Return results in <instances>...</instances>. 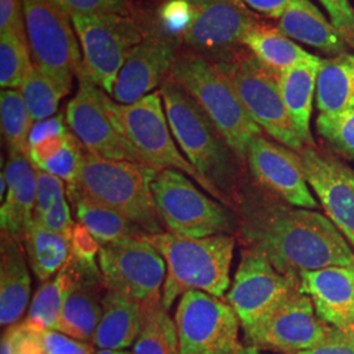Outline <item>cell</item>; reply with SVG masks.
Segmentation results:
<instances>
[{"mask_svg":"<svg viewBox=\"0 0 354 354\" xmlns=\"http://www.w3.org/2000/svg\"><path fill=\"white\" fill-rule=\"evenodd\" d=\"M234 212L247 250L266 256L283 274L299 277L328 266H354L349 241L317 212L291 206L264 188L245 184Z\"/></svg>","mask_w":354,"mask_h":354,"instance_id":"1","label":"cell"},{"mask_svg":"<svg viewBox=\"0 0 354 354\" xmlns=\"http://www.w3.org/2000/svg\"><path fill=\"white\" fill-rule=\"evenodd\" d=\"M159 91L177 146L215 190L218 200L235 210L244 184L241 159L198 104L172 77L168 76Z\"/></svg>","mask_w":354,"mask_h":354,"instance_id":"2","label":"cell"},{"mask_svg":"<svg viewBox=\"0 0 354 354\" xmlns=\"http://www.w3.org/2000/svg\"><path fill=\"white\" fill-rule=\"evenodd\" d=\"M159 169L150 165L97 156L84 149L75 178L67 184V197H79L124 215L149 235L165 232L152 194Z\"/></svg>","mask_w":354,"mask_h":354,"instance_id":"3","label":"cell"},{"mask_svg":"<svg viewBox=\"0 0 354 354\" xmlns=\"http://www.w3.org/2000/svg\"><path fill=\"white\" fill-rule=\"evenodd\" d=\"M167 266L162 304L169 310L185 291L198 290L223 299L231 279L235 238L227 234L185 238L168 231L149 235Z\"/></svg>","mask_w":354,"mask_h":354,"instance_id":"4","label":"cell"},{"mask_svg":"<svg viewBox=\"0 0 354 354\" xmlns=\"http://www.w3.org/2000/svg\"><path fill=\"white\" fill-rule=\"evenodd\" d=\"M169 77L185 89L212 120L241 162L263 130L252 120L227 76L213 59L194 51L177 54Z\"/></svg>","mask_w":354,"mask_h":354,"instance_id":"5","label":"cell"},{"mask_svg":"<svg viewBox=\"0 0 354 354\" xmlns=\"http://www.w3.org/2000/svg\"><path fill=\"white\" fill-rule=\"evenodd\" d=\"M104 102L120 133L138 151L146 165L159 171H180L218 200L215 190L178 150L168 124L160 91L127 105L114 102L105 92Z\"/></svg>","mask_w":354,"mask_h":354,"instance_id":"6","label":"cell"},{"mask_svg":"<svg viewBox=\"0 0 354 354\" xmlns=\"http://www.w3.org/2000/svg\"><path fill=\"white\" fill-rule=\"evenodd\" d=\"M158 214L165 231L185 238L238 232L236 213L209 197L189 176L176 169L158 171L151 183Z\"/></svg>","mask_w":354,"mask_h":354,"instance_id":"7","label":"cell"},{"mask_svg":"<svg viewBox=\"0 0 354 354\" xmlns=\"http://www.w3.org/2000/svg\"><path fill=\"white\" fill-rule=\"evenodd\" d=\"M214 62L227 76L241 104L261 130L291 150L302 151L306 143L282 99L279 74L261 64L252 53L235 51Z\"/></svg>","mask_w":354,"mask_h":354,"instance_id":"8","label":"cell"},{"mask_svg":"<svg viewBox=\"0 0 354 354\" xmlns=\"http://www.w3.org/2000/svg\"><path fill=\"white\" fill-rule=\"evenodd\" d=\"M71 21L83 55L82 68L109 95L129 53L143 39L140 28L120 13L76 15Z\"/></svg>","mask_w":354,"mask_h":354,"instance_id":"9","label":"cell"},{"mask_svg":"<svg viewBox=\"0 0 354 354\" xmlns=\"http://www.w3.org/2000/svg\"><path fill=\"white\" fill-rule=\"evenodd\" d=\"M97 261L109 290L133 299L143 310L162 304L167 266L147 236L104 244Z\"/></svg>","mask_w":354,"mask_h":354,"instance_id":"10","label":"cell"},{"mask_svg":"<svg viewBox=\"0 0 354 354\" xmlns=\"http://www.w3.org/2000/svg\"><path fill=\"white\" fill-rule=\"evenodd\" d=\"M33 64L71 91L83 59L70 16L55 0H23Z\"/></svg>","mask_w":354,"mask_h":354,"instance_id":"11","label":"cell"},{"mask_svg":"<svg viewBox=\"0 0 354 354\" xmlns=\"http://www.w3.org/2000/svg\"><path fill=\"white\" fill-rule=\"evenodd\" d=\"M187 23L178 33L190 51L219 61L244 45L260 17L241 0H185Z\"/></svg>","mask_w":354,"mask_h":354,"instance_id":"12","label":"cell"},{"mask_svg":"<svg viewBox=\"0 0 354 354\" xmlns=\"http://www.w3.org/2000/svg\"><path fill=\"white\" fill-rule=\"evenodd\" d=\"M180 354H235L241 320L221 298L198 290L185 291L175 313Z\"/></svg>","mask_w":354,"mask_h":354,"instance_id":"13","label":"cell"},{"mask_svg":"<svg viewBox=\"0 0 354 354\" xmlns=\"http://www.w3.org/2000/svg\"><path fill=\"white\" fill-rule=\"evenodd\" d=\"M76 76L79 89L67 104L66 121L82 146L106 159L146 165L138 151L115 127L105 106V91L97 87L82 67Z\"/></svg>","mask_w":354,"mask_h":354,"instance_id":"14","label":"cell"},{"mask_svg":"<svg viewBox=\"0 0 354 354\" xmlns=\"http://www.w3.org/2000/svg\"><path fill=\"white\" fill-rule=\"evenodd\" d=\"M332 328L317 317L310 297L297 290L244 333L254 348L292 354L324 342Z\"/></svg>","mask_w":354,"mask_h":354,"instance_id":"15","label":"cell"},{"mask_svg":"<svg viewBox=\"0 0 354 354\" xmlns=\"http://www.w3.org/2000/svg\"><path fill=\"white\" fill-rule=\"evenodd\" d=\"M299 288V277L283 274L261 253L244 250L226 301L245 330Z\"/></svg>","mask_w":354,"mask_h":354,"instance_id":"16","label":"cell"},{"mask_svg":"<svg viewBox=\"0 0 354 354\" xmlns=\"http://www.w3.org/2000/svg\"><path fill=\"white\" fill-rule=\"evenodd\" d=\"M245 162L261 188L291 206L317 209L299 153L260 136L251 142Z\"/></svg>","mask_w":354,"mask_h":354,"instance_id":"17","label":"cell"},{"mask_svg":"<svg viewBox=\"0 0 354 354\" xmlns=\"http://www.w3.org/2000/svg\"><path fill=\"white\" fill-rule=\"evenodd\" d=\"M304 175L329 219L354 247V172L313 146L299 151Z\"/></svg>","mask_w":354,"mask_h":354,"instance_id":"18","label":"cell"},{"mask_svg":"<svg viewBox=\"0 0 354 354\" xmlns=\"http://www.w3.org/2000/svg\"><path fill=\"white\" fill-rule=\"evenodd\" d=\"M176 42L162 36L143 38L127 55L109 96L118 104H133L152 93L171 74Z\"/></svg>","mask_w":354,"mask_h":354,"instance_id":"19","label":"cell"},{"mask_svg":"<svg viewBox=\"0 0 354 354\" xmlns=\"http://www.w3.org/2000/svg\"><path fill=\"white\" fill-rule=\"evenodd\" d=\"M68 266L71 281L55 329L79 342H92L108 288L99 266H83L71 257Z\"/></svg>","mask_w":354,"mask_h":354,"instance_id":"20","label":"cell"},{"mask_svg":"<svg viewBox=\"0 0 354 354\" xmlns=\"http://www.w3.org/2000/svg\"><path fill=\"white\" fill-rule=\"evenodd\" d=\"M301 288L317 317L330 327L346 328L354 320V266H328L304 272Z\"/></svg>","mask_w":354,"mask_h":354,"instance_id":"21","label":"cell"},{"mask_svg":"<svg viewBox=\"0 0 354 354\" xmlns=\"http://www.w3.org/2000/svg\"><path fill=\"white\" fill-rule=\"evenodd\" d=\"M6 180V200L0 209L1 232L23 241L35 219L37 197V171L29 156L8 151L6 168L1 172Z\"/></svg>","mask_w":354,"mask_h":354,"instance_id":"22","label":"cell"},{"mask_svg":"<svg viewBox=\"0 0 354 354\" xmlns=\"http://www.w3.org/2000/svg\"><path fill=\"white\" fill-rule=\"evenodd\" d=\"M23 241L1 232L0 236V324L8 328L26 313L30 295V274Z\"/></svg>","mask_w":354,"mask_h":354,"instance_id":"23","label":"cell"},{"mask_svg":"<svg viewBox=\"0 0 354 354\" xmlns=\"http://www.w3.org/2000/svg\"><path fill=\"white\" fill-rule=\"evenodd\" d=\"M279 29L288 37L301 41L330 55L348 50V42L310 0H292L279 19Z\"/></svg>","mask_w":354,"mask_h":354,"instance_id":"24","label":"cell"},{"mask_svg":"<svg viewBox=\"0 0 354 354\" xmlns=\"http://www.w3.org/2000/svg\"><path fill=\"white\" fill-rule=\"evenodd\" d=\"M142 323V306L117 291L108 289L102 301V319L92 342L100 349L124 351L134 345Z\"/></svg>","mask_w":354,"mask_h":354,"instance_id":"25","label":"cell"},{"mask_svg":"<svg viewBox=\"0 0 354 354\" xmlns=\"http://www.w3.org/2000/svg\"><path fill=\"white\" fill-rule=\"evenodd\" d=\"M323 59L295 66L279 74V88L291 121L306 146H314L310 131L313 99L317 91V75Z\"/></svg>","mask_w":354,"mask_h":354,"instance_id":"26","label":"cell"},{"mask_svg":"<svg viewBox=\"0 0 354 354\" xmlns=\"http://www.w3.org/2000/svg\"><path fill=\"white\" fill-rule=\"evenodd\" d=\"M317 105L324 114L354 111V54L323 59L317 75Z\"/></svg>","mask_w":354,"mask_h":354,"instance_id":"27","label":"cell"},{"mask_svg":"<svg viewBox=\"0 0 354 354\" xmlns=\"http://www.w3.org/2000/svg\"><path fill=\"white\" fill-rule=\"evenodd\" d=\"M1 342L12 354H92L93 346L57 329L42 328L24 320L6 328Z\"/></svg>","mask_w":354,"mask_h":354,"instance_id":"28","label":"cell"},{"mask_svg":"<svg viewBox=\"0 0 354 354\" xmlns=\"http://www.w3.org/2000/svg\"><path fill=\"white\" fill-rule=\"evenodd\" d=\"M244 46L248 48L261 64L277 74L319 58L292 42L279 29L263 21L250 30L244 38Z\"/></svg>","mask_w":354,"mask_h":354,"instance_id":"29","label":"cell"},{"mask_svg":"<svg viewBox=\"0 0 354 354\" xmlns=\"http://www.w3.org/2000/svg\"><path fill=\"white\" fill-rule=\"evenodd\" d=\"M24 247L29 266L41 282L61 272L71 257L70 239L35 221L26 231Z\"/></svg>","mask_w":354,"mask_h":354,"instance_id":"30","label":"cell"},{"mask_svg":"<svg viewBox=\"0 0 354 354\" xmlns=\"http://www.w3.org/2000/svg\"><path fill=\"white\" fill-rule=\"evenodd\" d=\"M68 201L73 205L77 222L88 228L100 247L113 241L149 236L138 225L102 205L79 197H68Z\"/></svg>","mask_w":354,"mask_h":354,"instance_id":"31","label":"cell"},{"mask_svg":"<svg viewBox=\"0 0 354 354\" xmlns=\"http://www.w3.org/2000/svg\"><path fill=\"white\" fill-rule=\"evenodd\" d=\"M133 354H180L175 320L163 304L145 308L140 335Z\"/></svg>","mask_w":354,"mask_h":354,"instance_id":"32","label":"cell"},{"mask_svg":"<svg viewBox=\"0 0 354 354\" xmlns=\"http://www.w3.org/2000/svg\"><path fill=\"white\" fill-rule=\"evenodd\" d=\"M0 121L7 150L29 156V136L35 121L19 89L1 91Z\"/></svg>","mask_w":354,"mask_h":354,"instance_id":"33","label":"cell"},{"mask_svg":"<svg viewBox=\"0 0 354 354\" xmlns=\"http://www.w3.org/2000/svg\"><path fill=\"white\" fill-rule=\"evenodd\" d=\"M19 91L21 92L26 106L35 122L53 117L58 111L59 102L70 93L54 77L48 75L33 64Z\"/></svg>","mask_w":354,"mask_h":354,"instance_id":"34","label":"cell"},{"mask_svg":"<svg viewBox=\"0 0 354 354\" xmlns=\"http://www.w3.org/2000/svg\"><path fill=\"white\" fill-rule=\"evenodd\" d=\"M70 281L71 268L67 263L54 277L41 283L29 307L26 322L42 328L55 329L62 313Z\"/></svg>","mask_w":354,"mask_h":354,"instance_id":"35","label":"cell"},{"mask_svg":"<svg viewBox=\"0 0 354 354\" xmlns=\"http://www.w3.org/2000/svg\"><path fill=\"white\" fill-rule=\"evenodd\" d=\"M28 36L17 32L0 33V86L3 89H19L33 61L30 59Z\"/></svg>","mask_w":354,"mask_h":354,"instance_id":"36","label":"cell"},{"mask_svg":"<svg viewBox=\"0 0 354 354\" xmlns=\"http://www.w3.org/2000/svg\"><path fill=\"white\" fill-rule=\"evenodd\" d=\"M317 133L336 150L354 159V111L339 114H319Z\"/></svg>","mask_w":354,"mask_h":354,"instance_id":"37","label":"cell"},{"mask_svg":"<svg viewBox=\"0 0 354 354\" xmlns=\"http://www.w3.org/2000/svg\"><path fill=\"white\" fill-rule=\"evenodd\" d=\"M83 151L84 147L71 131V136L64 149L38 169L59 177L68 184L75 178L77 169L82 163Z\"/></svg>","mask_w":354,"mask_h":354,"instance_id":"38","label":"cell"},{"mask_svg":"<svg viewBox=\"0 0 354 354\" xmlns=\"http://www.w3.org/2000/svg\"><path fill=\"white\" fill-rule=\"evenodd\" d=\"M70 247L73 260L83 266H99L96 257H99L100 244L84 225L76 222L70 235Z\"/></svg>","mask_w":354,"mask_h":354,"instance_id":"39","label":"cell"},{"mask_svg":"<svg viewBox=\"0 0 354 354\" xmlns=\"http://www.w3.org/2000/svg\"><path fill=\"white\" fill-rule=\"evenodd\" d=\"M37 171V197L35 218L46 213L54 203L62 197H66L64 181L59 177L54 176L42 169Z\"/></svg>","mask_w":354,"mask_h":354,"instance_id":"40","label":"cell"},{"mask_svg":"<svg viewBox=\"0 0 354 354\" xmlns=\"http://www.w3.org/2000/svg\"><path fill=\"white\" fill-rule=\"evenodd\" d=\"M66 13L73 17L76 15L92 13H120L129 15L127 0H55Z\"/></svg>","mask_w":354,"mask_h":354,"instance_id":"41","label":"cell"},{"mask_svg":"<svg viewBox=\"0 0 354 354\" xmlns=\"http://www.w3.org/2000/svg\"><path fill=\"white\" fill-rule=\"evenodd\" d=\"M327 10L332 24L354 48V8L349 0H319Z\"/></svg>","mask_w":354,"mask_h":354,"instance_id":"42","label":"cell"},{"mask_svg":"<svg viewBox=\"0 0 354 354\" xmlns=\"http://www.w3.org/2000/svg\"><path fill=\"white\" fill-rule=\"evenodd\" d=\"M33 221L38 225H41L42 227L48 228L53 232L61 234L68 239H70L73 228L75 226L66 197L58 200L46 213L36 216Z\"/></svg>","mask_w":354,"mask_h":354,"instance_id":"43","label":"cell"},{"mask_svg":"<svg viewBox=\"0 0 354 354\" xmlns=\"http://www.w3.org/2000/svg\"><path fill=\"white\" fill-rule=\"evenodd\" d=\"M10 30L26 35L23 0H0V33Z\"/></svg>","mask_w":354,"mask_h":354,"instance_id":"44","label":"cell"},{"mask_svg":"<svg viewBox=\"0 0 354 354\" xmlns=\"http://www.w3.org/2000/svg\"><path fill=\"white\" fill-rule=\"evenodd\" d=\"M71 136V130L64 134L48 137L45 140H39L37 143L32 145L29 149V159L36 168H41L51 158H54L58 152L66 146L67 140Z\"/></svg>","mask_w":354,"mask_h":354,"instance_id":"45","label":"cell"},{"mask_svg":"<svg viewBox=\"0 0 354 354\" xmlns=\"http://www.w3.org/2000/svg\"><path fill=\"white\" fill-rule=\"evenodd\" d=\"M292 354H354V349L342 329L332 328L324 342L311 349Z\"/></svg>","mask_w":354,"mask_h":354,"instance_id":"46","label":"cell"},{"mask_svg":"<svg viewBox=\"0 0 354 354\" xmlns=\"http://www.w3.org/2000/svg\"><path fill=\"white\" fill-rule=\"evenodd\" d=\"M67 131H68V129L64 124V114L53 115L50 118L35 122V125L32 127V131H30V136H29V149L32 145L37 143L39 140H45L48 137H53V136L64 134Z\"/></svg>","mask_w":354,"mask_h":354,"instance_id":"47","label":"cell"},{"mask_svg":"<svg viewBox=\"0 0 354 354\" xmlns=\"http://www.w3.org/2000/svg\"><path fill=\"white\" fill-rule=\"evenodd\" d=\"M254 12L261 13L272 19H279L292 0H241Z\"/></svg>","mask_w":354,"mask_h":354,"instance_id":"48","label":"cell"},{"mask_svg":"<svg viewBox=\"0 0 354 354\" xmlns=\"http://www.w3.org/2000/svg\"><path fill=\"white\" fill-rule=\"evenodd\" d=\"M342 333L345 335L346 340L351 342V345L353 346L354 349V320L346 327V328L342 329Z\"/></svg>","mask_w":354,"mask_h":354,"instance_id":"49","label":"cell"},{"mask_svg":"<svg viewBox=\"0 0 354 354\" xmlns=\"http://www.w3.org/2000/svg\"><path fill=\"white\" fill-rule=\"evenodd\" d=\"M235 354H266L260 352L257 348L254 346H247V348H241Z\"/></svg>","mask_w":354,"mask_h":354,"instance_id":"50","label":"cell"},{"mask_svg":"<svg viewBox=\"0 0 354 354\" xmlns=\"http://www.w3.org/2000/svg\"><path fill=\"white\" fill-rule=\"evenodd\" d=\"M96 354H133L127 351H111V349H100Z\"/></svg>","mask_w":354,"mask_h":354,"instance_id":"51","label":"cell"}]
</instances>
